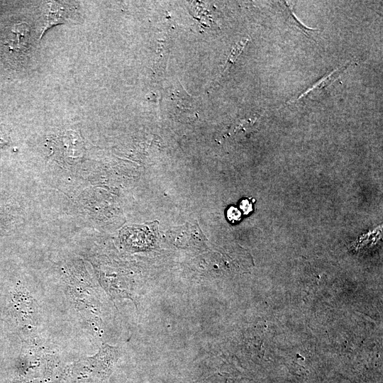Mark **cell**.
I'll list each match as a JSON object with an SVG mask.
<instances>
[{"label": "cell", "instance_id": "cell-1", "mask_svg": "<svg viewBox=\"0 0 383 383\" xmlns=\"http://www.w3.org/2000/svg\"><path fill=\"white\" fill-rule=\"evenodd\" d=\"M119 353L118 348L104 344L95 356L82 360L76 364L77 374L93 382L104 381L111 375Z\"/></svg>", "mask_w": 383, "mask_h": 383}, {"label": "cell", "instance_id": "cell-2", "mask_svg": "<svg viewBox=\"0 0 383 383\" xmlns=\"http://www.w3.org/2000/svg\"><path fill=\"white\" fill-rule=\"evenodd\" d=\"M30 296L21 288H16L9 296L6 305V315L13 324L18 327L25 326L30 322L32 313Z\"/></svg>", "mask_w": 383, "mask_h": 383}, {"label": "cell", "instance_id": "cell-3", "mask_svg": "<svg viewBox=\"0 0 383 383\" xmlns=\"http://www.w3.org/2000/svg\"><path fill=\"white\" fill-rule=\"evenodd\" d=\"M76 13V8L70 3L65 1L49 2L46 14V21L40 38L52 26L74 19Z\"/></svg>", "mask_w": 383, "mask_h": 383}, {"label": "cell", "instance_id": "cell-4", "mask_svg": "<svg viewBox=\"0 0 383 383\" xmlns=\"http://www.w3.org/2000/svg\"><path fill=\"white\" fill-rule=\"evenodd\" d=\"M29 29L27 23L15 24L11 30L9 38L7 40V46L9 51L19 52L25 49Z\"/></svg>", "mask_w": 383, "mask_h": 383}, {"label": "cell", "instance_id": "cell-5", "mask_svg": "<svg viewBox=\"0 0 383 383\" xmlns=\"http://www.w3.org/2000/svg\"><path fill=\"white\" fill-rule=\"evenodd\" d=\"M248 41V38L238 42L237 44H235V46L232 48L227 58V60L224 65L223 70L221 72V73L219 74L218 78L220 77V76L221 77L223 76L226 73L227 70H228L231 67V66L235 62V61L237 60V58L239 57V55L242 52Z\"/></svg>", "mask_w": 383, "mask_h": 383}, {"label": "cell", "instance_id": "cell-6", "mask_svg": "<svg viewBox=\"0 0 383 383\" xmlns=\"http://www.w3.org/2000/svg\"><path fill=\"white\" fill-rule=\"evenodd\" d=\"M9 218L10 216L8 213V209L6 206L0 204V235L3 234L4 231L7 228Z\"/></svg>", "mask_w": 383, "mask_h": 383}, {"label": "cell", "instance_id": "cell-7", "mask_svg": "<svg viewBox=\"0 0 383 383\" xmlns=\"http://www.w3.org/2000/svg\"><path fill=\"white\" fill-rule=\"evenodd\" d=\"M227 217L231 222H235L240 220L241 213L238 209L230 207L227 211Z\"/></svg>", "mask_w": 383, "mask_h": 383}, {"label": "cell", "instance_id": "cell-8", "mask_svg": "<svg viewBox=\"0 0 383 383\" xmlns=\"http://www.w3.org/2000/svg\"><path fill=\"white\" fill-rule=\"evenodd\" d=\"M288 11H289V13L290 14L289 15L290 16V20H292V23L295 26H296L299 29L303 30V32H304L306 34H308L309 32H310L311 30H314V29L307 28V27L304 26L303 24H301V23L298 21V19L296 18V16H294V13H293L292 11L290 9V8L289 9L288 8Z\"/></svg>", "mask_w": 383, "mask_h": 383}, {"label": "cell", "instance_id": "cell-9", "mask_svg": "<svg viewBox=\"0 0 383 383\" xmlns=\"http://www.w3.org/2000/svg\"><path fill=\"white\" fill-rule=\"evenodd\" d=\"M240 207L245 214H248L252 210V204L248 199L243 200L240 202Z\"/></svg>", "mask_w": 383, "mask_h": 383}, {"label": "cell", "instance_id": "cell-10", "mask_svg": "<svg viewBox=\"0 0 383 383\" xmlns=\"http://www.w3.org/2000/svg\"><path fill=\"white\" fill-rule=\"evenodd\" d=\"M6 143V138L3 134H0V149L3 147L4 144Z\"/></svg>", "mask_w": 383, "mask_h": 383}]
</instances>
